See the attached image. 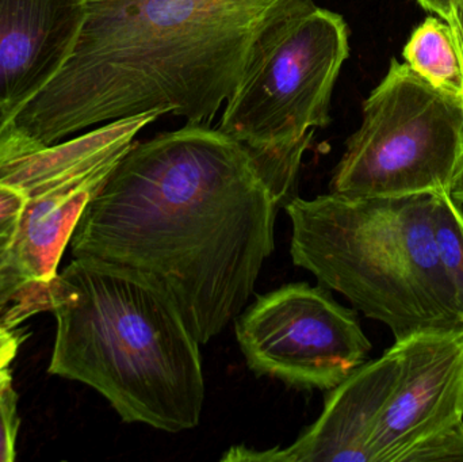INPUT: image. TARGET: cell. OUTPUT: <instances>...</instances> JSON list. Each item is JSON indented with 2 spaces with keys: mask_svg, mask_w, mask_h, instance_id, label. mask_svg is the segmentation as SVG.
I'll return each instance as SVG.
<instances>
[{
  "mask_svg": "<svg viewBox=\"0 0 463 462\" xmlns=\"http://www.w3.org/2000/svg\"><path fill=\"white\" fill-rule=\"evenodd\" d=\"M26 197L0 182V243L13 240Z\"/></svg>",
  "mask_w": 463,
  "mask_h": 462,
  "instance_id": "17",
  "label": "cell"
},
{
  "mask_svg": "<svg viewBox=\"0 0 463 462\" xmlns=\"http://www.w3.org/2000/svg\"><path fill=\"white\" fill-rule=\"evenodd\" d=\"M418 3L430 13H435L448 22L453 13L456 0H418Z\"/></svg>",
  "mask_w": 463,
  "mask_h": 462,
  "instance_id": "20",
  "label": "cell"
},
{
  "mask_svg": "<svg viewBox=\"0 0 463 462\" xmlns=\"http://www.w3.org/2000/svg\"><path fill=\"white\" fill-rule=\"evenodd\" d=\"M463 461V420L419 445L407 462Z\"/></svg>",
  "mask_w": 463,
  "mask_h": 462,
  "instance_id": "16",
  "label": "cell"
},
{
  "mask_svg": "<svg viewBox=\"0 0 463 462\" xmlns=\"http://www.w3.org/2000/svg\"><path fill=\"white\" fill-rule=\"evenodd\" d=\"M449 194L456 203H463V157L451 179L450 187H449Z\"/></svg>",
  "mask_w": 463,
  "mask_h": 462,
  "instance_id": "21",
  "label": "cell"
},
{
  "mask_svg": "<svg viewBox=\"0 0 463 462\" xmlns=\"http://www.w3.org/2000/svg\"><path fill=\"white\" fill-rule=\"evenodd\" d=\"M234 322L248 368L298 390H334L372 350L355 312L321 284L296 282L258 296Z\"/></svg>",
  "mask_w": 463,
  "mask_h": 462,
  "instance_id": "7",
  "label": "cell"
},
{
  "mask_svg": "<svg viewBox=\"0 0 463 462\" xmlns=\"http://www.w3.org/2000/svg\"><path fill=\"white\" fill-rule=\"evenodd\" d=\"M18 401L10 366H5L0 371V462L15 460L16 437L21 425Z\"/></svg>",
  "mask_w": 463,
  "mask_h": 462,
  "instance_id": "15",
  "label": "cell"
},
{
  "mask_svg": "<svg viewBox=\"0 0 463 462\" xmlns=\"http://www.w3.org/2000/svg\"><path fill=\"white\" fill-rule=\"evenodd\" d=\"M21 344L22 336L16 328H8L0 325V371L5 366H10Z\"/></svg>",
  "mask_w": 463,
  "mask_h": 462,
  "instance_id": "18",
  "label": "cell"
},
{
  "mask_svg": "<svg viewBox=\"0 0 463 462\" xmlns=\"http://www.w3.org/2000/svg\"><path fill=\"white\" fill-rule=\"evenodd\" d=\"M432 227L438 258L463 316V212L449 193L435 194Z\"/></svg>",
  "mask_w": 463,
  "mask_h": 462,
  "instance_id": "14",
  "label": "cell"
},
{
  "mask_svg": "<svg viewBox=\"0 0 463 462\" xmlns=\"http://www.w3.org/2000/svg\"><path fill=\"white\" fill-rule=\"evenodd\" d=\"M405 64L434 89L463 99V64L449 22L429 16L419 24L404 51Z\"/></svg>",
  "mask_w": 463,
  "mask_h": 462,
  "instance_id": "12",
  "label": "cell"
},
{
  "mask_svg": "<svg viewBox=\"0 0 463 462\" xmlns=\"http://www.w3.org/2000/svg\"><path fill=\"white\" fill-rule=\"evenodd\" d=\"M49 312L56 319L49 373L91 387L124 422L167 433L200 425V342L154 282L73 258L49 285Z\"/></svg>",
  "mask_w": 463,
  "mask_h": 462,
  "instance_id": "3",
  "label": "cell"
},
{
  "mask_svg": "<svg viewBox=\"0 0 463 462\" xmlns=\"http://www.w3.org/2000/svg\"><path fill=\"white\" fill-rule=\"evenodd\" d=\"M463 157V99L434 89L392 59L364 102L331 179L334 194L354 198L449 193Z\"/></svg>",
  "mask_w": 463,
  "mask_h": 462,
  "instance_id": "6",
  "label": "cell"
},
{
  "mask_svg": "<svg viewBox=\"0 0 463 462\" xmlns=\"http://www.w3.org/2000/svg\"><path fill=\"white\" fill-rule=\"evenodd\" d=\"M350 56L340 14L313 7L286 21L266 41L225 103L220 129L266 160L296 193L313 129L331 124V99Z\"/></svg>",
  "mask_w": 463,
  "mask_h": 462,
  "instance_id": "5",
  "label": "cell"
},
{
  "mask_svg": "<svg viewBox=\"0 0 463 462\" xmlns=\"http://www.w3.org/2000/svg\"><path fill=\"white\" fill-rule=\"evenodd\" d=\"M11 241L0 243V325L16 328L40 312H49V287L29 281L14 262Z\"/></svg>",
  "mask_w": 463,
  "mask_h": 462,
  "instance_id": "13",
  "label": "cell"
},
{
  "mask_svg": "<svg viewBox=\"0 0 463 462\" xmlns=\"http://www.w3.org/2000/svg\"><path fill=\"white\" fill-rule=\"evenodd\" d=\"M159 117L118 119L51 146H35L7 132L0 138V182L27 198L61 179L118 162L138 132Z\"/></svg>",
  "mask_w": 463,
  "mask_h": 462,
  "instance_id": "10",
  "label": "cell"
},
{
  "mask_svg": "<svg viewBox=\"0 0 463 462\" xmlns=\"http://www.w3.org/2000/svg\"><path fill=\"white\" fill-rule=\"evenodd\" d=\"M293 197L252 149L187 124L132 144L84 208L71 254L146 277L206 344L253 295Z\"/></svg>",
  "mask_w": 463,
  "mask_h": 462,
  "instance_id": "1",
  "label": "cell"
},
{
  "mask_svg": "<svg viewBox=\"0 0 463 462\" xmlns=\"http://www.w3.org/2000/svg\"><path fill=\"white\" fill-rule=\"evenodd\" d=\"M396 382L370 441V462H407L411 453L463 420V331L396 341Z\"/></svg>",
  "mask_w": 463,
  "mask_h": 462,
  "instance_id": "8",
  "label": "cell"
},
{
  "mask_svg": "<svg viewBox=\"0 0 463 462\" xmlns=\"http://www.w3.org/2000/svg\"><path fill=\"white\" fill-rule=\"evenodd\" d=\"M448 22L453 30L454 40H456L457 49L463 64V0H456L453 13Z\"/></svg>",
  "mask_w": 463,
  "mask_h": 462,
  "instance_id": "19",
  "label": "cell"
},
{
  "mask_svg": "<svg viewBox=\"0 0 463 462\" xmlns=\"http://www.w3.org/2000/svg\"><path fill=\"white\" fill-rule=\"evenodd\" d=\"M435 194L293 197V263L340 293L396 341L463 331V316L435 246Z\"/></svg>",
  "mask_w": 463,
  "mask_h": 462,
  "instance_id": "4",
  "label": "cell"
},
{
  "mask_svg": "<svg viewBox=\"0 0 463 462\" xmlns=\"http://www.w3.org/2000/svg\"><path fill=\"white\" fill-rule=\"evenodd\" d=\"M84 0H0V138L72 54Z\"/></svg>",
  "mask_w": 463,
  "mask_h": 462,
  "instance_id": "9",
  "label": "cell"
},
{
  "mask_svg": "<svg viewBox=\"0 0 463 462\" xmlns=\"http://www.w3.org/2000/svg\"><path fill=\"white\" fill-rule=\"evenodd\" d=\"M117 163L61 179L26 198L10 251L29 281L48 288L56 278L84 208Z\"/></svg>",
  "mask_w": 463,
  "mask_h": 462,
  "instance_id": "11",
  "label": "cell"
},
{
  "mask_svg": "<svg viewBox=\"0 0 463 462\" xmlns=\"http://www.w3.org/2000/svg\"><path fill=\"white\" fill-rule=\"evenodd\" d=\"M315 0H84L75 48L10 132L51 146L144 114L206 124L272 33Z\"/></svg>",
  "mask_w": 463,
  "mask_h": 462,
  "instance_id": "2",
  "label": "cell"
}]
</instances>
